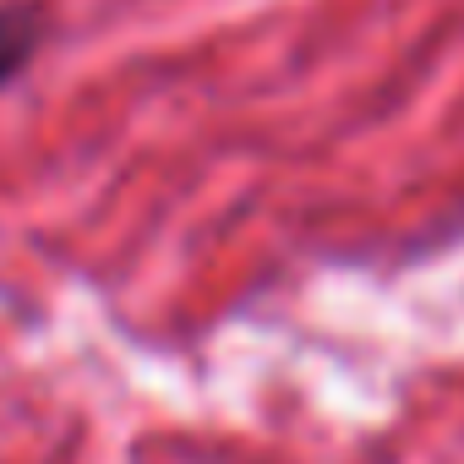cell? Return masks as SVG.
Segmentation results:
<instances>
[{"label":"cell","instance_id":"cell-1","mask_svg":"<svg viewBox=\"0 0 464 464\" xmlns=\"http://www.w3.org/2000/svg\"><path fill=\"white\" fill-rule=\"evenodd\" d=\"M39 44H44V12L28 6V0H6L0 6V88L23 77V66L39 55Z\"/></svg>","mask_w":464,"mask_h":464}]
</instances>
